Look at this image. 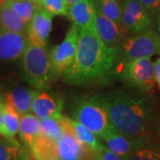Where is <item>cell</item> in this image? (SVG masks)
I'll use <instances>...</instances> for the list:
<instances>
[{
    "label": "cell",
    "instance_id": "6da1fadb",
    "mask_svg": "<svg viewBox=\"0 0 160 160\" xmlns=\"http://www.w3.org/2000/svg\"><path fill=\"white\" fill-rule=\"evenodd\" d=\"M116 63V46H107L94 28L79 29L75 62L63 75L62 79L71 86L104 83L112 77Z\"/></svg>",
    "mask_w": 160,
    "mask_h": 160
},
{
    "label": "cell",
    "instance_id": "7a4b0ae2",
    "mask_svg": "<svg viewBox=\"0 0 160 160\" xmlns=\"http://www.w3.org/2000/svg\"><path fill=\"white\" fill-rule=\"evenodd\" d=\"M109 117L111 125L128 137H140L154 118V109L144 99L122 91L92 96Z\"/></svg>",
    "mask_w": 160,
    "mask_h": 160
},
{
    "label": "cell",
    "instance_id": "3957f363",
    "mask_svg": "<svg viewBox=\"0 0 160 160\" xmlns=\"http://www.w3.org/2000/svg\"><path fill=\"white\" fill-rule=\"evenodd\" d=\"M23 77L37 90L46 89L52 80L50 51L46 46L29 43L21 61Z\"/></svg>",
    "mask_w": 160,
    "mask_h": 160
},
{
    "label": "cell",
    "instance_id": "277c9868",
    "mask_svg": "<svg viewBox=\"0 0 160 160\" xmlns=\"http://www.w3.org/2000/svg\"><path fill=\"white\" fill-rule=\"evenodd\" d=\"M69 112L73 119L87 126L101 139L115 128L106 111L92 97L73 98L69 102Z\"/></svg>",
    "mask_w": 160,
    "mask_h": 160
},
{
    "label": "cell",
    "instance_id": "5b68a950",
    "mask_svg": "<svg viewBox=\"0 0 160 160\" xmlns=\"http://www.w3.org/2000/svg\"><path fill=\"white\" fill-rule=\"evenodd\" d=\"M117 62L151 58L160 54V34L152 29L126 36L116 46Z\"/></svg>",
    "mask_w": 160,
    "mask_h": 160
},
{
    "label": "cell",
    "instance_id": "8992f818",
    "mask_svg": "<svg viewBox=\"0 0 160 160\" xmlns=\"http://www.w3.org/2000/svg\"><path fill=\"white\" fill-rule=\"evenodd\" d=\"M112 77L143 92L151 91L157 83L154 63L150 58L117 62Z\"/></svg>",
    "mask_w": 160,
    "mask_h": 160
},
{
    "label": "cell",
    "instance_id": "52a82bcc",
    "mask_svg": "<svg viewBox=\"0 0 160 160\" xmlns=\"http://www.w3.org/2000/svg\"><path fill=\"white\" fill-rule=\"evenodd\" d=\"M79 29L72 25L64 39L50 50L52 80L62 78L65 72L73 65L78 52Z\"/></svg>",
    "mask_w": 160,
    "mask_h": 160
},
{
    "label": "cell",
    "instance_id": "ba28073f",
    "mask_svg": "<svg viewBox=\"0 0 160 160\" xmlns=\"http://www.w3.org/2000/svg\"><path fill=\"white\" fill-rule=\"evenodd\" d=\"M122 24L130 34L152 29L151 15L139 0H125L122 4Z\"/></svg>",
    "mask_w": 160,
    "mask_h": 160
},
{
    "label": "cell",
    "instance_id": "9c48e42d",
    "mask_svg": "<svg viewBox=\"0 0 160 160\" xmlns=\"http://www.w3.org/2000/svg\"><path fill=\"white\" fill-rule=\"evenodd\" d=\"M64 109V100L56 92L51 89L35 90L31 111L40 119L61 118Z\"/></svg>",
    "mask_w": 160,
    "mask_h": 160
},
{
    "label": "cell",
    "instance_id": "30bf717a",
    "mask_svg": "<svg viewBox=\"0 0 160 160\" xmlns=\"http://www.w3.org/2000/svg\"><path fill=\"white\" fill-rule=\"evenodd\" d=\"M29 45L27 34L9 32L1 29L0 57L2 61L12 62L22 57Z\"/></svg>",
    "mask_w": 160,
    "mask_h": 160
},
{
    "label": "cell",
    "instance_id": "8fae6325",
    "mask_svg": "<svg viewBox=\"0 0 160 160\" xmlns=\"http://www.w3.org/2000/svg\"><path fill=\"white\" fill-rule=\"evenodd\" d=\"M93 28L100 38L109 46H116L119 44L126 37V33H128L122 23L106 17L97 9Z\"/></svg>",
    "mask_w": 160,
    "mask_h": 160
},
{
    "label": "cell",
    "instance_id": "7c38bea8",
    "mask_svg": "<svg viewBox=\"0 0 160 160\" xmlns=\"http://www.w3.org/2000/svg\"><path fill=\"white\" fill-rule=\"evenodd\" d=\"M105 145L116 154L122 157L124 159L129 160L132 154L136 149L146 142L144 140L139 137L132 139L121 133L116 128L111 129L102 138Z\"/></svg>",
    "mask_w": 160,
    "mask_h": 160
},
{
    "label": "cell",
    "instance_id": "4fadbf2b",
    "mask_svg": "<svg viewBox=\"0 0 160 160\" xmlns=\"http://www.w3.org/2000/svg\"><path fill=\"white\" fill-rule=\"evenodd\" d=\"M52 15L43 8L38 12L28 27L29 43L46 46L52 30Z\"/></svg>",
    "mask_w": 160,
    "mask_h": 160
},
{
    "label": "cell",
    "instance_id": "5bb4252c",
    "mask_svg": "<svg viewBox=\"0 0 160 160\" xmlns=\"http://www.w3.org/2000/svg\"><path fill=\"white\" fill-rule=\"evenodd\" d=\"M60 120L62 124L64 130H69L71 132L72 134L78 139V141L88 151L94 152L95 154L102 143L99 142L98 136L93 132L91 131L87 126L83 125L82 123L68 117L62 116Z\"/></svg>",
    "mask_w": 160,
    "mask_h": 160
},
{
    "label": "cell",
    "instance_id": "9a60e30c",
    "mask_svg": "<svg viewBox=\"0 0 160 160\" xmlns=\"http://www.w3.org/2000/svg\"><path fill=\"white\" fill-rule=\"evenodd\" d=\"M22 115L4 96L0 104V132L1 136L13 139L19 133Z\"/></svg>",
    "mask_w": 160,
    "mask_h": 160
},
{
    "label": "cell",
    "instance_id": "2e32d148",
    "mask_svg": "<svg viewBox=\"0 0 160 160\" xmlns=\"http://www.w3.org/2000/svg\"><path fill=\"white\" fill-rule=\"evenodd\" d=\"M96 9L92 0H86L69 7L68 19L78 29L93 28Z\"/></svg>",
    "mask_w": 160,
    "mask_h": 160
},
{
    "label": "cell",
    "instance_id": "e0dca14e",
    "mask_svg": "<svg viewBox=\"0 0 160 160\" xmlns=\"http://www.w3.org/2000/svg\"><path fill=\"white\" fill-rule=\"evenodd\" d=\"M57 150L61 160H86L88 151L69 130H64L63 136L58 141Z\"/></svg>",
    "mask_w": 160,
    "mask_h": 160
},
{
    "label": "cell",
    "instance_id": "ac0fdd59",
    "mask_svg": "<svg viewBox=\"0 0 160 160\" xmlns=\"http://www.w3.org/2000/svg\"><path fill=\"white\" fill-rule=\"evenodd\" d=\"M41 134L40 118L36 115L27 113L22 115L19 136L25 148L30 150L36 140Z\"/></svg>",
    "mask_w": 160,
    "mask_h": 160
},
{
    "label": "cell",
    "instance_id": "d6986e66",
    "mask_svg": "<svg viewBox=\"0 0 160 160\" xmlns=\"http://www.w3.org/2000/svg\"><path fill=\"white\" fill-rule=\"evenodd\" d=\"M35 90H30L27 87L16 86L7 92L6 100L11 103L21 115L29 113L32 109V102L34 98Z\"/></svg>",
    "mask_w": 160,
    "mask_h": 160
},
{
    "label": "cell",
    "instance_id": "ffe728a7",
    "mask_svg": "<svg viewBox=\"0 0 160 160\" xmlns=\"http://www.w3.org/2000/svg\"><path fill=\"white\" fill-rule=\"evenodd\" d=\"M0 23H1V29L3 30L9 32H15V33H22V34L28 33L29 24L17 12H15L6 5H3L1 6Z\"/></svg>",
    "mask_w": 160,
    "mask_h": 160
},
{
    "label": "cell",
    "instance_id": "44dd1931",
    "mask_svg": "<svg viewBox=\"0 0 160 160\" xmlns=\"http://www.w3.org/2000/svg\"><path fill=\"white\" fill-rule=\"evenodd\" d=\"M35 160H46L58 157L57 142L40 134L29 150Z\"/></svg>",
    "mask_w": 160,
    "mask_h": 160
},
{
    "label": "cell",
    "instance_id": "7402d4cb",
    "mask_svg": "<svg viewBox=\"0 0 160 160\" xmlns=\"http://www.w3.org/2000/svg\"><path fill=\"white\" fill-rule=\"evenodd\" d=\"M4 5L9 6L15 12H17L28 24L33 20L36 13L42 9L39 5L32 0H6Z\"/></svg>",
    "mask_w": 160,
    "mask_h": 160
},
{
    "label": "cell",
    "instance_id": "603a6c76",
    "mask_svg": "<svg viewBox=\"0 0 160 160\" xmlns=\"http://www.w3.org/2000/svg\"><path fill=\"white\" fill-rule=\"evenodd\" d=\"M95 8L106 17L122 23V5L119 0H92Z\"/></svg>",
    "mask_w": 160,
    "mask_h": 160
},
{
    "label": "cell",
    "instance_id": "cb8c5ba5",
    "mask_svg": "<svg viewBox=\"0 0 160 160\" xmlns=\"http://www.w3.org/2000/svg\"><path fill=\"white\" fill-rule=\"evenodd\" d=\"M40 131L41 135L56 142L64 134V129L60 118H53L40 119Z\"/></svg>",
    "mask_w": 160,
    "mask_h": 160
},
{
    "label": "cell",
    "instance_id": "d4e9b609",
    "mask_svg": "<svg viewBox=\"0 0 160 160\" xmlns=\"http://www.w3.org/2000/svg\"><path fill=\"white\" fill-rule=\"evenodd\" d=\"M23 147L15 138L8 139L1 136L0 160H16Z\"/></svg>",
    "mask_w": 160,
    "mask_h": 160
},
{
    "label": "cell",
    "instance_id": "484cf974",
    "mask_svg": "<svg viewBox=\"0 0 160 160\" xmlns=\"http://www.w3.org/2000/svg\"><path fill=\"white\" fill-rule=\"evenodd\" d=\"M40 6L48 12H50L52 16L69 15V6L66 0H42Z\"/></svg>",
    "mask_w": 160,
    "mask_h": 160
},
{
    "label": "cell",
    "instance_id": "4316f807",
    "mask_svg": "<svg viewBox=\"0 0 160 160\" xmlns=\"http://www.w3.org/2000/svg\"><path fill=\"white\" fill-rule=\"evenodd\" d=\"M129 160H160V151L149 148L145 142L132 154Z\"/></svg>",
    "mask_w": 160,
    "mask_h": 160
},
{
    "label": "cell",
    "instance_id": "83f0119b",
    "mask_svg": "<svg viewBox=\"0 0 160 160\" xmlns=\"http://www.w3.org/2000/svg\"><path fill=\"white\" fill-rule=\"evenodd\" d=\"M95 160H126L122 157L116 154L106 146L101 144L97 151L95 152Z\"/></svg>",
    "mask_w": 160,
    "mask_h": 160
},
{
    "label": "cell",
    "instance_id": "f1b7e54d",
    "mask_svg": "<svg viewBox=\"0 0 160 160\" xmlns=\"http://www.w3.org/2000/svg\"><path fill=\"white\" fill-rule=\"evenodd\" d=\"M145 8L148 10L151 16H154L155 13L160 8V0H139Z\"/></svg>",
    "mask_w": 160,
    "mask_h": 160
},
{
    "label": "cell",
    "instance_id": "f546056e",
    "mask_svg": "<svg viewBox=\"0 0 160 160\" xmlns=\"http://www.w3.org/2000/svg\"><path fill=\"white\" fill-rule=\"evenodd\" d=\"M155 77H156V82L158 86L160 87V56L158 58V60L155 62Z\"/></svg>",
    "mask_w": 160,
    "mask_h": 160
},
{
    "label": "cell",
    "instance_id": "4dcf8cb0",
    "mask_svg": "<svg viewBox=\"0 0 160 160\" xmlns=\"http://www.w3.org/2000/svg\"><path fill=\"white\" fill-rule=\"evenodd\" d=\"M28 149H29L23 147L21 154L19 155V157H18V158L16 160H33L32 159V157H31V156L29 155V152H28Z\"/></svg>",
    "mask_w": 160,
    "mask_h": 160
},
{
    "label": "cell",
    "instance_id": "1f68e13d",
    "mask_svg": "<svg viewBox=\"0 0 160 160\" xmlns=\"http://www.w3.org/2000/svg\"><path fill=\"white\" fill-rule=\"evenodd\" d=\"M155 19V23H156V28L158 32L160 34V8L157 11V12L155 13V15L153 16Z\"/></svg>",
    "mask_w": 160,
    "mask_h": 160
},
{
    "label": "cell",
    "instance_id": "d6a6232c",
    "mask_svg": "<svg viewBox=\"0 0 160 160\" xmlns=\"http://www.w3.org/2000/svg\"><path fill=\"white\" fill-rule=\"evenodd\" d=\"M82 1H86V0H66V2H67V4H68L69 7L70 6H73V5H75V4H77V3L82 2Z\"/></svg>",
    "mask_w": 160,
    "mask_h": 160
},
{
    "label": "cell",
    "instance_id": "836d02e7",
    "mask_svg": "<svg viewBox=\"0 0 160 160\" xmlns=\"http://www.w3.org/2000/svg\"><path fill=\"white\" fill-rule=\"evenodd\" d=\"M32 1L35 2V3H37L38 5H39L40 6V3H41V1H42V0H32Z\"/></svg>",
    "mask_w": 160,
    "mask_h": 160
},
{
    "label": "cell",
    "instance_id": "e575fe53",
    "mask_svg": "<svg viewBox=\"0 0 160 160\" xmlns=\"http://www.w3.org/2000/svg\"><path fill=\"white\" fill-rule=\"evenodd\" d=\"M46 160H61L59 158H48V159Z\"/></svg>",
    "mask_w": 160,
    "mask_h": 160
},
{
    "label": "cell",
    "instance_id": "d590c367",
    "mask_svg": "<svg viewBox=\"0 0 160 160\" xmlns=\"http://www.w3.org/2000/svg\"><path fill=\"white\" fill-rule=\"evenodd\" d=\"M6 2V0H0V3H1V6H3L5 3Z\"/></svg>",
    "mask_w": 160,
    "mask_h": 160
},
{
    "label": "cell",
    "instance_id": "8d00e7d4",
    "mask_svg": "<svg viewBox=\"0 0 160 160\" xmlns=\"http://www.w3.org/2000/svg\"><path fill=\"white\" fill-rule=\"evenodd\" d=\"M159 134H160V126H159Z\"/></svg>",
    "mask_w": 160,
    "mask_h": 160
}]
</instances>
